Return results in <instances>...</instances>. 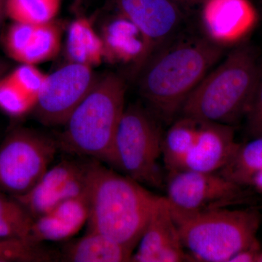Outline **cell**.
<instances>
[{
	"label": "cell",
	"mask_w": 262,
	"mask_h": 262,
	"mask_svg": "<svg viewBox=\"0 0 262 262\" xmlns=\"http://www.w3.org/2000/svg\"><path fill=\"white\" fill-rule=\"evenodd\" d=\"M163 140L157 117L139 105H131L124 110L115 134L113 166L142 185L161 187L158 160Z\"/></svg>",
	"instance_id": "cell-6"
},
{
	"label": "cell",
	"mask_w": 262,
	"mask_h": 262,
	"mask_svg": "<svg viewBox=\"0 0 262 262\" xmlns=\"http://www.w3.org/2000/svg\"><path fill=\"white\" fill-rule=\"evenodd\" d=\"M130 261H190L165 196H156L149 220Z\"/></svg>",
	"instance_id": "cell-12"
},
{
	"label": "cell",
	"mask_w": 262,
	"mask_h": 262,
	"mask_svg": "<svg viewBox=\"0 0 262 262\" xmlns=\"http://www.w3.org/2000/svg\"><path fill=\"white\" fill-rule=\"evenodd\" d=\"M261 250L259 242L256 239L252 244L234 254L229 262H256Z\"/></svg>",
	"instance_id": "cell-28"
},
{
	"label": "cell",
	"mask_w": 262,
	"mask_h": 262,
	"mask_svg": "<svg viewBox=\"0 0 262 262\" xmlns=\"http://www.w3.org/2000/svg\"><path fill=\"white\" fill-rule=\"evenodd\" d=\"M171 213L184 250L193 261L229 262L257 239L261 223L258 211L250 208L193 212L171 209Z\"/></svg>",
	"instance_id": "cell-5"
},
{
	"label": "cell",
	"mask_w": 262,
	"mask_h": 262,
	"mask_svg": "<svg viewBox=\"0 0 262 262\" xmlns=\"http://www.w3.org/2000/svg\"><path fill=\"white\" fill-rule=\"evenodd\" d=\"M248 186H251L258 192L262 193V170L255 173L251 177Z\"/></svg>",
	"instance_id": "cell-29"
},
{
	"label": "cell",
	"mask_w": 262,
	"mask_h": 262,
	"mask_svg": "<svg viewBox=\"0 0 262 262\" xmlns=\"http://www.w3.org/2000/svg\"><path fill=\"white\" fill-rule=\"evenodd\" d=\"M61 0H7L6 15L16 23L40 25L56 18Z\"/></svg>",
	"instance_id": "cell-21"
},
{
	"label": "cell",
	"mask_w": 262,
	"mask_h": 262,
	"mask_svg": "<svg viewBox=\"0 0 262 262\" xmlns=\"http://www.w3.org/2000/svg\"><path fill=\"white\" fill-rule=\"evenodd\" d=\"M6 3L7 0H0V27L6 15Z\"/></svg>",
	"instance_id": "cell-30"
},
{
	"label": "cell",
	"mask_w": 262,
	"mask_h": 262,
	"mask_svg": "<svg viewBox=\"0 0 262 262\" xmlns=\"http://www.w3.org/2000/svg\"><path fill=\"white\" fill-rule=\"evenodd\" d=\"M256 262H262V248L259 253H258Z\"/></svg>",
	"instance_id": "cell-33"
},
{
	"label": "cell",
	"mask_w": 262,
	"mask_h": 262,
	"mask_svg": "<svg viewBox=\"0 0 262 262\" xmlns=\"http://www.w3.org/2000/svg\"><path fill=\"white\" fill-rule=\"evenodd\" d=\"M261 76L254 51L242 45L198 84L180 113L203 121L232 125L247 113Z\"/></svg>",
	"instance_id": "cell-3"
},
{
	"label": "cell",
	"mask_w": 262,
	"mask_h": 262,
	"mask_svg": "<svg viewBox=\"0 0 262 262\" xmlns=\"http://www.w3.org/2000/svg\"><path fill=\"white\" fill-rule=\"evenodd\" d=\"M133 251L113 239L89 231L63 248V260L70 262L130 261Z\"/></svg>",
	"instance_id": "cell-16"
},
{
	"label": "cell",
	"mask_w": 262,
	"mask_h": 262,
	"mask_svg": "<svg viewBox=\"0 0 262 262\" xmlns=\"http://www.w3.org/2000/svg\"><path fill=\"white\" fill-rule=\"evenodd\" d=\"M119 14L137 27L144 41V51L132 68L136 77L146 62L163 47L182 20L178 3L173 0H114Z\"/></svg>",
	"instance_id": "cell-10"
},
{
	"label": "cell",
	"mask_w": 262,
	"mask_h": 262,
	"mask_svg": "<svg viewBox=\"0 0 262 262\" xmlns=\"http://www.w3.org/2000/svg\"><path fill=\"white\" fill-rule=\"evenodd\" d=\"M79 231L64 219L49 212L34 219L29 239L36 244L44 241H63L70 239Z\"/></svg>",
	"instance_id": "cell-24"
},
{
	"label": "cell",
	"mask_w": 262,
	"mask_h": 262,
	"mask_svg": "<svg viewBox=\"0 0 262 262\" xmlns=\"http://www.w3.org/2000/svg\"><path fill=\"white\" fill-rule=\"evenodd\" d=\"M37 98L18 87L8 76L0 79V108L11 116L18 117L34 110Z\"/></svg>",
	"instance_id": "cell-25"
},
{
	"label": "cell",
	"mask_w": 262,
	"mask_h": 262,
	"mask_svg": "<svg viewBox=\"0 0 262 262\" xmlns=\"http://www.w3.org/2000/svg\"><path fill=\"white\" fill-rule=\"evenodd\" d=\"M125 80L117 74L98 77L63 125L58 147L113 165L114 140L125 108Z\"/></svg>",
	"instance_id": "cell-4"
},
{
	"label": "cell",
	"mask_w": 262,
	"mask_h": 262,
	"mask_svg": "<svg viewBox=\"0 0 262 262\" xmlns=\"http://www.w3.org/2000/svg\"><path fill=\"white\" fill-rule=\"evenodd\" d=\"M157 195L140 183L103 166L87 164L89 231L102 234L134 253Z\"/></svg>",
	"instance_id": "cell-2"
},
{
	"label": "cell",
	"mask_w": 262,
	"mask_h": 262,
	"mask_svg": "<svg viewBox=\"0 0 262 262\" xmlns=\"http://www.w3.org/2000/svg\"><path fill=\"white\" fill-rule=\"evenodd\" d=\"M101 38L104 58L110 61L133 62L134 67L144 51V41L139 29L120 14L105 27Z\"/></svg>",
	"instance_id": "cell-15"
},
{
	"label": "cell",
	"mask_w": 262,
	"mask_h": 262,
	"mask_svg": "<svg viewBox=\"0 0 262 262\" xmlns=\"http://www.w3.org/2000/svg\"><path fill=\"white\" fill-rule=\"evenodd\" d=\"M8 77L27 94L37 98L47 75L34 65L22 63Z\"/></svg>",
	"instance_id": "cell-26"
},
{
	"label": "cell",
	"mask_w": 262,
	"mask_h": 262,
	"mask_svg": "<svg viewBox=\"0 0 262 262\" xmlns=\"http://www.w3.org/2000/svg\"><path fill=\"white\" fill-rule=\"evenodd\" d=\"M57 141L27 128L10 132L0 146V191L12 196L28 192L54 159Z\"/></svg>",
	"instance_id": "cell-7"
},
{
	"label": "cell",
	"mask_w": 262,
	"mask_h": 262,
	"mask_svg": "<svg viewBox=\"0 0 262 262\" xmlns=\"http://www.w3.org/2000/svg\"><path fill=\"white\" fill-rule=\"evenodd\" d=\"M223 53V47L209 39H192L162 48L136 77L139 94L149 111L163 121H173Z\"/></svg>",
	"instance_id": "cell-1"
},
{
	"label": "cell",
	"mask_w": 262,
	"mask_h": 262,
	"mask_svg": "<svg viewBox=\"0 0 262 262\" xmlns=\"http://www.w3.org/2000/svg\"><path fill=\"white\" fill-rule=\"evenodd\" d=\"M5 69H6V66L4 63H2V62H0V79L4 77Z\"/></svg>",
	"instance_id": "cell-32"
},
{
	"label": "cell",
	"mask_w": 262,
	"mask_h": 262,
	"mask_svg": "<svg viewBox=\"0 0 262 262\" xmlns=\"http://www.w3.org/2000/svg\"><path fill=\"white\" fill-rule=\"evenodd\" d=\"M239 144L232 125L201 120L195 142L182 170L217 173L228 163Z\"/></svg>",
	"instance_id": "cell-14"
},
{
	"label": "cell",
	"mask_w": 262,
	"mask_h": 262,
	"mask_svg": "<svg viewBox=\"0 0 262 262\" xmlns=\"http://www.w3.org/2000/svg\"><path fill=\"white\" fill-rule=\"evenodd\" d=\"M247 120L248 133L252 138L262 136V76L258 82L257 88L253 95L247 113L246 114Z\"/></svg>",
	"instance_id": "cell-27"
},
{
	"label": "cell",
	"mask_w": 262,
	"mask_h": 262,
	"mask_svg": "<svg viewBox=\"0 0 262 262\" xmlns=\"http://www.w3.org/2000/svg\"><path fill=\"white\" fill-rule=\"evenodd\" d=\"M201 122L198 119L182 116L164 136L162 155L168 172L182 170L184 160L195 142Z\"/></svg>",
	"instance_id": "cell-18"
},
{
	"label": "cell",
	"mask_w": 262,
	"mask_h": 262,
	"mask_svg": "<svg viewBox=\"0 0 262 262\" xmlns=\"http://www.w3.org/2000/svg\"><path fill=\"white\" fill-rule=\"evenodd\" d=\"M177 3H189V4H194V3H204L206 0H173Z\"/></svg>",
	"instance_id": "cell-31"
},
{
	"label": "cell",
	"mask_w": 262,
	"mask_h": 262,
	"mask_svg": "<svg viewBox=\"0 0 262 262\" xmlns=\"http://www.w3.org/2000/svg\"><path fill=\"white\" fill-rule=\"evenodd\" d=\"M34 220L14 198L0 193V238L29 239Z\"/></svg>",
	"instance_id": "cell-22"
},
{
	"label": "cell",
	"mask_w": 262,
	"mask_h": 262,
	"mask_svg": "<svg viewBox=\"0 0 262 262\" xmlns=\"http://www.w3.org/2000/svg\"><path fill=\"white\" fill-rule=\"evenodd\" d=\"M66 54L71 63L94 67L104 58L102 38L98 36L89 19L72 21L67 31Z\"/></svg>",
	"instance_id": "cell-17"
},
{
	"label": "cell",
	"mask_w": 262,
	"mask_h": 262,
	"mask_svg": "<svg viewBox=\"0 0 262 262\" xmlns=\"http://www.w3.org/2000/svg\"><path fill=\"white\" fill-rule=\"evenodd\" d=\"M53 253L29 239L0 238V262H47Z\"/></svg>",
	"instance_id": "cell-23"
},
{
	"label": "cell",
	"mask_w": 262,
	"mask_h": 262,
	"mask_svg": "<svg viewBox=\"0 0 262 262\" xmlns=\"http://www.w3.org/2000/svg\"><path fill=\"white\" fill-rule=\"evenodd\" d=\"M202 22L208 39L219 46L242 40L257 21V13L249 0H206Z\"/></svg>",
	"instance_id": "cell-13"
},
{
	"label": "cell",
	"mask_w": 262,
	"mask_h": 262,
	"mask_svg": "<svg viewBox=\"0 0 262 262\" xmlns=\"http://www.w3.org/2000/svg\"><path fill=\"white\" fill-rule=\"evenodd\" d=\"M86 187L87 165L62 161L48 169L28 192L12 196L36 219L62 202L85 195Z\"/></svg>",
	"instance_id": "cell-11"
},
{
	"label": "cell",
	"mask_w": 262,
	"mask_h": 262,
	"mask_svg": "<svg viewBox=\"0 0 262 262\" xmlns=\"http://www.w3.org/2000/svg\"><path fill=\"white\" fill-rule=\"evenodd\" d=\"M166 193L170 208L184 212L229 208L244 203L248 196L244 186L218 172L188 170L168 172Z\"/></svg>",
	"instance_id": "cell-8"
},
{
	"label": "cell",
	"mask_w": 262,
	"mask_h": 262,
	"mask_svg": "<svg viewBox=\"0 0 262 262\" xmlns=\"http://www.w3.org/2000/svg\"><path fill=\"white\" fill-rule=\"evenodd\" d=\"M61 29L55 20L36 26L17 61L35 65L53 59L61 48Z\"/></svg>",
	"instance_id": "cell-19"
},
{
	"label": "cell",
	"mask_w": 262,
	"mask_h": 262,
	"mask_svg": "<svg viewBox=\"0 0 262 262\" xmlns=\"http://www.w3.org/2000/svg\"><path fill=\"white\" fill-rule=\"evenodd\" d=\"M97 77L93 67L71 62L47 75L33 110L37 120L47 126L64 125Z\"/></svg>",
	"instance_id": "cell-9"
},
{
	"label": "cell",
	"mask_w": 262,
	"mask_h": 262,
	"mask_svg": "<svg viewBox=\"0 0 262 262\" xmlns=\"http://www.w3.org/2000/svg\"><path fill=\"white\" fill-rule=\"evenodd\" d=\"M262 170V136L239 144L228 163L220 170L225 178L239 185L248 186L251 177Z\"/></svg>",
	"instance_id": "cell-20"
}]
</instances>
